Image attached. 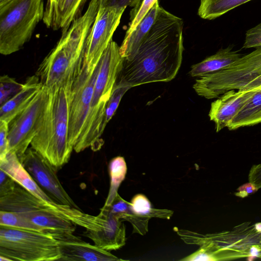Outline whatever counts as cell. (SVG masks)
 <instances>
[{
	"instance_id": "1",
	"label": "cell",
	"mask_w": 261,
	"mask_h": 261,
	"mask_svg": "<svg viewBox=\"0 0 261 261\" xmlns=\"http://www.w3.org/2000/svg\"><path fill=\"white\" fill-rule=\"evenodd\" d=\"M184 22L159 6L155 20L135 57L124 59L118 81L132 88L156 82H169L181 66Z\"/></svg>"
},
{
	"instance_id": "2",
	"label": "cell",
	"mask_w": 261,
	"mask_h": 261,
	"mask_svg": "<svg viewBox=\"0 0 261 261\" xmlns=\"http://www.w3.org/2000/svg\"><path fill=\"white\" fill-rule=\"evenodd\" d=\"M99 7V0H91L86 12L62 33L56 45L39 66L36 75L48 90L66 84L83 62L87 39Z\"/></svg>"
},
{
	"instance_id": "3",
	"label": "cell",
	"mask_w": 261,
	"mask_h": 261,
	"mask_svg": "<svg viewBox=\"0 0 261 261\" xmlns=\"http://www.w3.org/2000/svg\"><path fill=\"white\" fill-rule=\"evenodd\" d=\"M72 82L48 90V99L41 125L31 143L32 148L57 169L68 163L73 150L68 137Z\"/></svg>"
},
{
	"instance_id": "4",
	"label": "cell",
	"mask_w": 261,
	"mask_h": 261,
	"mask_svg": "<svg viewBox=\"0 0 261 261\" xmlns=\"http://www.w3.org/2000/svg\"><path fill=\"white\" fill-rule=\"evenodd\" d=\"M123 61L120 46L112 40L100 58V67L95 83L87 117L81 135L73 147L76 152L88 147L96 151L102 146L103 141L100 137L106 126L107 105L122 69Z\"/></svg>"
},
{
	"instance_id": "5",
	"label": "cell",
	"mask_w": 261,
	"mask_h": 261,
	"mask_svg": "<svg viewBox=\"0 0 261 261\" xmlns=\"http://www.w3.org/2000/svg\"><path fill=\"white\" fill-rule=\"evenodd\" d=\"M261 87V46L242 56L232 64L196 80L193 85L199 96L218 98L231 90L252 91Z\"/></svg>"
},
{
	"instance_id": "6",
	"label": "cell",
	"mask_w": 261,
	"mask_h": 261,
	"mask_svg": "<svg viewBox=\"0 0 261 261\" xmlns=\"http://www.w3.org/2000/svg\"><path fill=\"white\" fill-rule=\"evenodd\" d=\"M44 0H10L0 5V53L19 50L44 15Z\"/></svg>"
},
{
	"instance_id": "7",
	"label": "cell",
	"mask_w": 261,
	"mask_h": 261,
	"mask_svg": "<svg viewBox=\"0 0 261 261\" xmlns=\"http://www.w3.org/2000/svg\"><path fill=\"white\" fill-rule=\"evenodd\" d=\"M0 255L10 260H60L57 240L47 232L0 226Z\"/></svg>"
},
{
	"instance_id": "8",
	"label": "cell",
	"mask_w": 261,
	"mask_h": 261,
	"mask_svg": "<svg viewBox=\"0 0 261 261\" xmlns=\"http://www.w3.org/2000/svg\"><path fill=\"white\" fill-rule=\"evenodd\" d=\"M101 65L88 70L83 62L71 85L69 112L68 137L74 147L77 142L87 117L94 87Z\"/></svg>"
},
{
	"instance_id": "9",
	"label": "cell",
	"mask_w": 261,
	"mask_h": 261,
	"mask_svg": "<svg viewBox=\"0 0 261 261\" xmlns=\"http://www.w3.org/2000/svg\"><path fill=\"white\" fill-rule=\"evenodd\" d=\"M43 86L30 105L10 123L9 152L16 153L20 162L40 128L48 99Z\"/></svg>"
},
{
	"instance_id": "10",
	"label": "cell",
	"mask_w": 261,
	"mask_h": 261,
	"mask_svg": "<svg viewBox=\"0 0 261 261\" xmlns=\"http://www.w3.org/2000/svg\"><path fill=\"white\" fill-rule=\"evenodd\" d=\"M125 9L99 7L86 44L83 63L88 70L96 67L112 41L113 34Z\"/></svg>"
},
{
	"instance_id": "11",
	"label": "cell",
	"mask_w": 261,
	"mask_h": 261,
	"mask_svg": "<svg viewBox=\"0 0 261 261\" xmlns=\"http://www.w3.org/2000/svg\"><path fill=\"white\" fill-rule=\"evenodd\" d=\"M20 162L39 186L56 203L81 209L61 184L57 175V169L37 151L29 148Z\"/></svg>"
},
{
	"instance_id": "12",
	"label": "cell",
	"mask_w": 261,
	"mask_h": 261,
	"mask_svg": "<svg viewBox=\"0 0 261 261\" xmlns=\"http://www.w3.org/2000/svg\"><path fill=\"white\" fill-rule=\"evenodd\" d=\"M58 241L61 258L60 260L111 261L123 260L109 251L91 245L73 234V232L50 234Z\"/></svg>"
},
{
	"instance_id": "13",
	"label": "cell",
	"mask_w": 261,
	"mask_h": 261,
	"mask_svg": "<svg viewBox=\"0 0 261 261\" xmlns=\"http://www.w3.org/2000/svg\"><path fill=\"white\" fill-rule=\"evenodd\" d=\"M101 225L96 230H86L83 235L102 249L111 251L121 248L125 244V226L123 221L102 207L99 213Z\"/></svg>"
},
{
	"instance_id": "14",
	"label": "cell",
	"mask_w": 261,
	"mask_h": 261,
	"mask_svg": "<svg viewBox=\"0 0 261 261\" xmlns=\"http://www.w3.org/2000/svg\"><path fill=\"white\" fill-rule=\"evenodd\" d=\"M256 90H229L212 102L208 116L215 124L216 132L228 126Z\"/></svg>"
},
{
	"instance_id": "15",
	"label": "cell",
	"mask_w": 261,
	"mask_h": 261,
	"mask_svg": "<svg viewBox=\"0 0 261 261\" xmlns=\"http://www.w3.org/2000/svg\"><path fill=\"white\" fill-rule=\"evenodd\" d=\"M16 94L1 105L0 120L10 123L32 102L43 85L36 75L30 76Z\"/></svg>"
},
{
	"instance_id": "16",
	"label": "cell",
	"mask_w": 261,
	"mask_h": 261,
	"mask_svg": "<svg viewBox=\"0 0 261 261\" xmlns=\"http://www.w3.org/2000/svg\"><path fill=\"white\" fill-rule=\"evenodd\" d=\"M52 204L39 198L20 186L16 185L11 192L0 197V210L20 214L43 211Z\"/></svg>"
},
{
	"instance_id": "17",
	"label": "cell",
	"mask_w": 261,
	"mask_h": 261,
	"mask_svg": "<svg viewBox=\"0 0 261 261\" xmlns=\"http://www.w3.org/2000/svg\"><path fill=\"white\" fill-rule=\"evenodd\" d=\"M0 169L8 174L16 184L36 197L50 203H57L36 183L24 168L16 153L9 152L5 159L0 160Z\"/></svg>"
},
{
	"instance_id": "18",
	"label": "cell",
	"mask_w": 261,
	"mask_h": 261,
	"mask_svg": "<svg viewBox=\"0 0 261 261\" xmlns=\"http://www.w3.org/2000/svg\"><path fill=\"white\" fill-rule=\"evenodd\" d=\"M159 6L158 1L133 31L124 37L120 46V54L124 60L130 61L137 54L140 45L155 20Z\"/></svg>"
},
{
	"instance_id": "19",
	"label": "cell",
	"mask_w": 261,
	"mask_h": 261,
	"mask_svg": "<svg viewBox=\"0 0 261 261\" xmlns=\"http://www.w3.org/2000/svg\"><path fill=\"white\" fill-rule=\"evenodd\" d=\"M233 46L230 45L225 48H221L214 55L193 65L190 71V75L201 77L232 64L242 56L238 51L233 50Z\"/></svg>"
},
{
	"instance_id": "20",
	"label": "cell",
	"mask_w": 261,
	"mask_h": 261,
	"mask_svg": "<svg viewBox=\"0 0 261 261\" xmlns=\"http://www.w3.org/2000/svg\"><path fill=\"white\" fill-rule=\"evenodd\" d=\"M88 0H58L51 17L46 26L53 30L65 32L80 17Z\"/></svg>"
},
{
	"instance_id": "21",
	"label": "cell",
	"mask_w": 261,
	"mask_h": 261,
	"mask_svg": "<svg viewBox=\"0 0 261 261\" xmlns=\"http://www.w3.org/2000/svg\"><path fill=\"white\" fill-rule=\"evenodd\" d=\"M103 207L123 221L129 222L133 227V233L144 235L148 231L150 218L135 213L130 203L121 198L118 193L110 205H103Z\"/></svg>"
},
{
	"instance_id": "22",
	"label": "cell",
	"mask_w": 261,
	"mask_h": 261,
	"mask_svg": "<svg viewBox=\"0 0 261 261\" xmlns=\"http://www.w3.org/2000/svg\"><path fill=\"white\" fill-rule=\"evenodd\" d=\"M21 215L43 229L45 232L49 234L74 232L75 229V224L73 222L56 214L48 212L47 210Z\"/></svg>"
},
{
	"instance_id": "23",
	"label": "cell",
	"mask_w": 261,
	"mask_h": 261,
	"mask_svg": "<svg viewBox=\"0 0 261 261\" xmlns=\"http://www.w3.org/2000/svg\"><path fill=\"white\" fill-rule=\"evenodd\" d=\"M261 123V87L257 89L227 127L232 130Z\"/></svg>"
},
{
	"instance_id": "24",
	"label": "cell",
	"mask_w": 261,
	"mask_h": 261,
	"mask_svg": "<svg viewBox=\"0 0 261 261\" xmlns=\"http://www.w3.org/2000/svg\"><path fill=\"white\" fill-rule=\"evenodd\" d=\"M252 0H200L198 14L204 19L217 18Z\"/></svg>"
},
{
	"instance_id": "25",
	"label": "cell",
	"mask_w": 261,
	"mask_h": 261,
	"mask_svg": "<svg viewBox=\"0 0 261 261\" xmlns=\"http://www.w3.org/2000/svg\"><path fill=\"white\" fill-rule=\"evenodd\" d=\"M109 169L110 176V187L104 205H109L112 203L118 193L119 187L125 177L127 166L124 158L118 156L111 160L109 164Z\"/></svg>"
},
{
	"instance_id": "26",
	"label": "cell",
	"mask_w": 261,
	"mask_h": 261,
	"mask_svg": "<svg viewBox=\"0 0 261 261\" xmlns=\"http://www.w3.org/2000/svg\"><path fill=\"white\" fill-rule=\"evenodd\" d=\"M130 203L135 213L149 218L169 219L173 214L171 210L152 208L149 199L142 194L135 195Z\"/></svg>"
},
{
	"instance_id": "27",
	"label": "cell",
	"mask_w": 261,
	"mask_h": 261,
	"mask_svg": "<svg viewBox=\"0 0 261 261\" xmlns=\"http://www.w3.org/2000/svg\"><path fill=\"white\" fill-rule=\"evenodd\" d=\"M0 226L45 232L23 215L6 211L0 210Z\"/></svg>"
},
{
	"instance_id": "28",
	"label": "cell",
	"mask_w": 261,
	"mask_h": 261,
	"mask_svg": "<svg viewBox=\"0 0 261 261\" xmlns=\"http://www.w3.org/2000/svg\"><path fill=\"white\" fill-rule=\"evenodd\" d=\"M132 87L130 85L120 81L116 82L106 107L105 113L106 125L114 115L123 96Z\"/></svg>"
},
{
	"instance_id": "29",
	"label": "cell",
	"mask_w": 261,
	"mask_h": 261,
	"mask_svg": "<svg viewBox=\"0 0 261 261\" xmlns=\"http://www.w3.org/2000/svg\"><path fill=\"white\" fill-rule=\"evenodd\" d=\"M23 84L17 82L8 75L0 79V104L2 105L16 94L22 88Z\"/></svg>"
},
{
	"instance_id": "30",
	"label": "cell",
	"mask_w": 261,
	"mask_h": 261,
	"mask_svg": "<svg viewBox=\"0 0 261 261\" xmlns=\"http://www.w3.org/2000/svg\"><path fill=\"white\" fill-rule=\"evenodd\" d=\"M100 7L126 8L133 9L130 12V20H133L143 0H99Z\"/></svg>"
},
{
	"instance_id": "31",
	"label": "cell",
	"mask_w": 261,
	"mask_h": 261,
	"mask_svg": "<svg viewBox=\"0 0 261 261\" xmlns=\"http://www.w3.org/2000/svg\"><path fill=\"white\" fill-rule=\"evenodd\" d=\"M260 46H261V22L246 31L243 47L250 48Z\"/></svg>"
},
{
	"instance_id": "32",
	"label": "cell",
	"mask_w": 261,
	"mask_h": 261,
	"mask_svg": "<svg viewBox=\"0 0 261 261\" xmlns=\"http://www.w3.org/2000/svg\"><path fill=\"white\" fill-rule=\"evenodd\" d=\"M158 0H143L135 17L131 21L125 37L128 36L138 25L148 11Z\"/></svg>"
},
{
	"instance_id": "33",
	"label": "cell",
	"mask_w": 261,
	"mask_h": 261,
	"mask_svg": "<svg viewBox=\"0 0 261 261\" xmlns=\"http://www.w3.org/2000/svg\"><path fill=\"white\" fill-rule=\"evenodd\" d=\"M9 124L0 120V160L9 152L8 133Z\"/></svg>"
},
{
	"instance_id": "34",
	"label": "cell",
	"mask_w": 261,
	"mask_h": 261,
	"mask_svg": "<svg viewBox=\"0 0 261 261\" xmlns=\"http://www.w3.org/2000/svg\"><path fill=\"white\" fill-rule=\"evenodd\" d=\"M15 181L5 171L0 169V197L11 192L16 187Z\"/></svg>"
},
{
	"instance_id": "35",
	"label": "cell",
	"mask_w": 261,
	"mask_h": 261,
	"mask_svg": "<svg viewBox=\"0 0 261 261\" xmlns=\"http://www.w3.org/2000/svg\"><path fill=\"white\" fill-rule=\"evenodd\" d=\"M248 180L258 189L261 188V163L252 166L248 174Z\"/></svg>"
},
{
	"instance_id": "36",
	"label": "cell",
	"mask_w": 261,
	"mask_h": 261,
	"mask_svg": "<svg viewBox=\"0 0 261 261\" xmlns=\"http://www.w3.org/2000/svg\"><path fill=\"white\" fill-rule=\"evenodd\" d=\"M258 189L252 183L249 181L244 184L237 189L235 195L241 198L246 197L257 191Z\"/></svg>"
},
{
	"instance_id": "37",
	"label": "cell",
	"mask_w": 261,
	"mask_h": 261,
	"mask_svg": "<svg viewBox=\"0 0 261 261\" xmlns=\"http://www.w3.org/2000/svg\"><path fill=\"white\" fill-rule=\"evenodd\" d=\"M58 0H46L43 22L46 26L56 8Z\"/></svg>"
},
{
	"instance_id": "38",
	"label": "cell",
	"mask_w": 261,
	"mask_h": 261,
	"mask_svg": "<svg viewBox=\"0 0 261 261\" xmlns=\"http://www.w3.org/2000/svg\"><path fill=\"white\" fill-rule=\"evenodd\" d=\"M10 0H0V5H3Z\"/></svg>"
}]
</instances>
